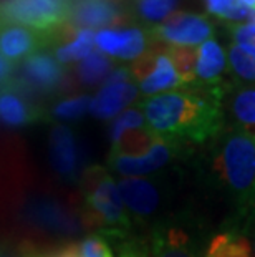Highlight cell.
<instances>
[{
  "label": "cell",
  "mask_w": 255,
  "mask_h": 257,
  "mask_svg": "<svg viewBox=\"0 0 255 257\" xmlns=\"http://www.w3.org/2000/svg\"><path fill=\"white\" fill-rule=\"evenodd\" d=\"M224 86L167 91L141 103L146 126L154 136L174 143L200 141L217 135L222 126Z\"/></svg>",
  "instance_id": "1"
},
{
  "label": "cell",
  "mask_w": 255,
  "mask_h": 257,
  "mask_svg": "<svg viewBox=\"0 0 255 257\" xmlns=\"http://www.w3.org/2000/svg\"><path fill=\"white\" fill-rule=\"evenodd\" d=\"M215 169L232 191L255 193V135L235 130L227 136L215 158Z\"/></svg>",
  "instance_id": "2"
},
{
  "label": "cell",
  "mask_w": 255,
  "mask_h": 257,
  "mask_svg": "<svg viewBox=\"0 0 255 257\" xmlns=\"http://www.w3.org/2000/svg\"><path fill=\"white\" fill-rule=\"evenodd\" d=\"M73 0H2L0 22L19 24L52 37L70 22Z\"/></svg>",
  "instance_id": "3"
},
{
  "label": "cell",
  "mask_w": 255,
  "mask_h": 257,
  "mask_svg": "<svg viewBox=\"0 0 255 257\" xmlns=\"http://www.w3.org/2000/svg\"><path fill=\"white\" fill-rule=\"evenodd\" d=\"M85 194L86 204L91 209V217L96 224L113 227L115 231L128 227V214L124 211L118 184L103 169L95 168L86 174Z\"/></svg>",
  "instance_id": "4"
},
{
  "label": "cell",
  "mask_w": 255,
  "mask_h": 257,
  "mask_svg": "<svg viewBox=\"0 0 255 257\" xmlns=\"http://www.w3.org/2000/svg\"><path fill=\"white\" fill-rule=\"evenodd\" d=\"M129 73L134 81H138L141 93L148 96L186 86L166 48H156L134 60Z\"/></svg>",
  "instance_id": "5"
},
{
  "label": "cell",
  "mask_w": 255,
  "mask_h": 257,
  "mask_svg": "<svg viewBox=\"0 0 255 257\" xmlns=\"http://www.w3.org/2000/svg\"><path fill=\"white\" fill-rule=\"evenodd\" d=\"M212 34L214 27L204 15L189 12L171 14L164 22L149 30V37L156 43L177 48H197L210 40Z\"/></svg>",
  "instance_id": "6"
},
{
  "label": "cell",
  "mask_w": 255,
  "mask_h": 257,
  "mask_svg": "<svg viewBox=\"0 0 255 257\" xmlns=\"http://www.w3.org/2000/svg\"><path fill=\"white\" fill-rule=\"evenodd\" d=\"M138 88L128 68H118L106 78L103 88L91 100L90 111L101 119H110L123 111L134 98Z\"/></svg>",
  "instance_id": "7"
},
{
  "label": "cell",
  "mask_w": 255,
  "mask_h": 257,
  "mask_svg": "<svg viewBox=\"0 0 255 257\" xmlns=\"http://www.w3.org/2000/svg\"><path fill=\"white\" fill-rule=\"evenodd\" d=\"M50 42V35L42 34L30 27L0 22V55L10 63L22 62L35 55Z\"/></svg>",
  "instance_id": "8"
},
{
  "label": "cell",
  "mask_w": 255,
  "mask_h": 257,
  "mask_svg": "<svg viewBox=\"0 0 255 257\" xmlns=\"http://www.w3.org/2000/svg\"><path fill=\"white\" fill-rule=\"evenodd\" d=\"M65 68L55 57L45 52L24 60L20 68V80L27 88L37 93H52L63 83Z\"/></svg>",
  "instance_id": "9"
},
{
  "label": "cell",
  "mask_w": 255,
  "mask_h": 257,
  "mask_svg": "<svg viewBox=\"0 0 255 257\" xmlns=\"http://www.w3.org/2000/svg\"><path fill=\"white\" fill-rule=\"evenodd\" d=\"M123 22V10L115 0H73L70 24L80 30H105Z\"/></svg>",
  "instance_id": "10"
},
{
  "label": "cell",
  "mask_w": 255,
  "mask_h": 257,
  "mask_svg": "<svg viewBox=\"0 0 255 257\" xmlns=\"http://www.w3.org/2000/svg\"><path fill=\"white\" fill-rule=\"evenodd\" d=\"M95 45L101 53L121 60H138L148 48V38L141 29L100 30L95 35Z\"/></svg>",
  "instance_id": "11"
},
{
  "label": "cell",
  "mask_w": 255,
  "mask_h": 257,
  "mask_svg": "<svg viewBox=\"0 0 255 257\" xmlns=\"http://www.w3.org/2000/svg\"><path fill=\"white\" fill-rule=\"evenodd\" d=\"M171 155H172L171 141L156 138V141L151 145L149 150L139 156L111 155V166L121 176L138 178L162 168L171 160Z\"/></svg>",
  "instance_id": "12"
},
{
  "label": "cell",
  "mask_w": 255,
  "mask_h": 257,
  "mask_svg": "<svg viewBox=\"0 0 255 257\" xmlns=\"http://www.w3.org/2000/svg\"><path fill=\"white\" fill-rule=\"evenodd\" d=\"M225 52L220 43L210 38L196 48L194 65V85L196 88H219L222 86V75L225 72ZM191 88V86H189Z\"/></svg>",
  "instance_id": "13"
},
{
  "label": "cell",
  "mask_w": 255,
  "mask_h": 257,
  "mask_svg": "<svg viewBox=\"0 0 255 257\" xmlns=\"http://www.w3.org/2000/svg\"><path fill=\"white\" fill-rule=\"evenodd\" d=\"M50 151L53 168L62 176L72 179L77 176L80 166V151L73 131L68 126L58 124L52 130L50 135Z\"/></svg>",
  "instance_id": "14"
},
{
  "label": "cell",
  "mask_w": 255,
  "mask_h": 257,
  "mask_svg": "<svg viewBox=\"0 0 255 257\" xmlns=\"http://www.w3.org/2000/svg\"><path fill=\"white\" fill-rule=\"evenodd\" d=\"M40 116L39 108L27 100L17 86L0 88V121L9 126H25Z\"/></svg>",
  "instance_id": "15"
},
{
  "label": "cell",
  "mask_w": 255,
  "mask_h": 257,
  "mask_svg": "<svg viewBox=\"0 0 255 257\" xmlns=\"http://www.w3.org/2000/svg\"><path fill=\"white\" fill-rule=\"evenodd\" d=\"M118 191L123 199V204L139 216L151 214L159 202V196H157L154 186L139 178L121 179L118 183Z\"/></svg>",
  "instance_id": "16"
},
{
  "label": "cell",
  "mask_w": 255,
  "mask_h": 257,
  "mask_svg": "<svg viewBox=\"0 0 255 257\" xmlns=\"http://www.w3.org/2000/svg\"><path fill=\"white\" fill-rule=\"evenodd\" d=\"M29 216L40 227L50 229L53 232H75L78 221L67 209L52 201H39L30 206Z\"/></svg>",
  "instance_id": "17"
},
{
  "label": "cell",
  "mask_w": 255,
  "mask_h": 257,
  "mask_svg": "<svg viewBox=\"0 0 255 257\" xmlns=\"http://www.w3.org/2000/svg\"><path fill=\"white\" fill-rule=\"evenodd\" d=\"M229 108L240 130L255 135V83L232 90Z\"/></svg>",
  "instance_id": "18"
},
{
  "label": "cell",
  "mask_w": 255,
  "mask_h": 257,
  "mask_svg": "<svg viewBox=\"0 0 255 257\" xmlns=\"http://www.w3.org/2000/svg\"><path fill=\"white\" fill-rule=\"evenodd\" d=\"M111 68L113 63L108 55L101 53L100 50H93L88 57L80 60L77 67L78 80L85 86H95L113 73Z\"/></svg>",
  "instance_id": "19"
},
{
  "label": "cell",
  "mask_w": 255,
  "mask_h": 257,
  "mask_svg": "<svg viewBox=\"0 0 255 257\" xmlns=\"http://www.w3.org/2000/svg\"><path fill=\"white\" fill-rule=\"evenodd\" d=\"M95 48V32L93 30H78L77 37L72 42L65 43L63 47H58L55 52V58L58 63H70L80 62L85 57H88Z\"/></svg>",
  "instance_id": "20"
},
{
  "label": "cell",
  "mask_w": 255,
  "mask_h": 257,
  "mask_svg": "<svg viewBox=\"0 0 255 257\" xmlns=\"http://www.w3.org/2000/svg\"><path fill=\"white\" fill-rule=\"evenodd\" d=\"M205 257H253L247 239L234 234H219L210 242Z\"/></svg>",
  "instance_id": "21"
},
{
  "label": "cell",
  "mask_w": 255,
  "mask_h": 257,
  "mask_svg": "<svg viewBox=\"0 0 255 257\" xmlns=\"http://www.w3.org/2000/svg\"><path fill=\"white\" fill-rule=\"evenodd\" d=\"M156 257H196L189 244V237L179 229H172L154 242Z\"/></svg>",
  "instance_id": "22"
},
{
  "label": "cell",
  "mask_w": 255,
  "mask_h": 257,
  "mask_svg": "<svg viewBox=\"0 0 255 257\" xmlns=\"http://www.w3.org/2000/svg\"><path fill=\"white\" fill-rule=\"evenodd\" d=\"M179 0H134L136 14L144 22L161 24L174 12Z\"/></svg>",
  "instance_id": "23"
},
{
  "label": "cell",
  "mask_w": 255,
  "mask_h": 257,
  "mask_svg": "<svg viewBox=\"0 0 255 257\" xmlns=\"http://www.w3.org/2000/svg\"><path fill=\"white\" fill-rule=\"evenodd\" d=\"M207 10L219 19L234 20V22H245L253 17L255 10L247 9L240 4V0H207Z\"/></svg>",
  "instance_id": "24"
},
{
  "label": "cell",
  "mask_w": 255,
  "mask_h": 257,
  "mask_svg": "<svg viewBox=\"0 0 255 257\" xmlns=\"http://www.w3.org/2000/svg\"><path fill=\"white\" fill-rule=\"evenodd\" d=\"M229 62L234 72L238 78L245 81H253L255 83V57L248 55L247 52H243L242 48H238L235 43L229 48Z\"/></svg>",
  "instance_id": "25"
},
{
  "label": "cell",
  "mask_w": 255,
  "mask_h": 257,
  "mask_svg": "<svg viewBox=\"0 0 255 257\" xmlns=\"http://www.w3.org/2000/svg\"><path fill=\"white\" fill-rule=\"evenodd\" d=\"M91 98L90 96H75L68 98V100L60 101L58 105L53 108V116L58 119H77L81 118L83 114L90 110Z\"/></svg>",
  "instance_id": "26"
},
{
  "label": "cell",
  "mask_w": 255,
  "mask_h": 257,
  "mask_svg": "<svg viewBox=\"0 0 255 257\" xmlns=\"http://www.w3.org/2000/svg\"><path fill=\"white\" fill-rule=\"evenodd\" d=\"M144 124H146L144 116H143V113H141L139 110H126V111H123L115 119V123H113V126H111V131H110L111 143L116 145L118 141H119V138L123 136L124 131L134 130V128H141V126H144Z\"/></svg>",
  "instance_id": "27"
},
{
  "label": "cell",
  "mask_w": 255,
  "mask_h": 257,
  "mask_svg": "<svg viewBox=\"0 0 255 257\" xmlns=\"http://www.w3.org/2000/svg\"><path fill=\"white\" fill-rule=\"evenodd\" d=\"M232 38L235 45L255 57V24H235L230 25Z\"/></svg>",
  "instance_id": "28"
},
{
  "label": "cell",
  "mask_w": 255,
  "mask_h": 257,
  "mask_svg": "<svg viewBox=\"0 0 255 257\" xmlns=\"http://www.w3.org/2000/svg\"><path fill=\"white\" fill-rule=\"evenodd\" d=\"M78 250L81 257H113L108 244L100 236H90L83 239Z\"/></svg>",
  "instance_id": "29"
},
{
  "label": "cell",
  "mask_w": 255,
  "mask_h": 257,
  "mask_svg": "<svg viewBox=\"0 0 255 257\" xmlns=\"http://www.w3.org/2000/svg\"><path fill=\"white\" fill-rule=\"evenodd\" d=\"M12 73H14L12 63H10L9 60H5L2 55H0V88H4V86L10 85V78H12Z\"/></svg>",
  "instance_id": "30"
},
{
  "label": "cell",
  "mask_w": 255,
  "mask_h": 257,
  "mask_svg": "<svg viewBox=\"0 0 255 257\" xmlns=\"http://www.w3.org/2000/svg\"><path fill=\"white\" fill-rule=\"evenodd\" d=\"M39 257H81L80 255V250L78 247H67V249H62V250H55V252H50V254H43Z\"/></svg>",
  "instance_id": "31"
},
{
  "label": "cell",
  "mask_w": 255,
  "mask_h": 257,
  "mask_svg": "<svg viewBox=\"0 0 255 257\" xmlns=\"http://www.w3.org/2000/svg\"><path fill=\"white\" fill-rule=\"evenodd\" d=\"M240 4H242V5H245L247 9L255 10V0H240Z\"/></svg>",
  "instance_id": "32"
},
{
  "label": "cell",
  "mask_w": 255,
  "mask_h": 257,
  "mask_svg": "<svg viewBox=\"0 0 255 257\" xmlns=\"http://www.w3.org/2000/svg\"><path fill=\"white\" fill-rule=\"evenodd\" d=\"M250 24H255V12H253V17H252V20H250Z\"/></svg>",
  "instance_id": "33"
},
{
  "label": "cell",
  "mask_w": 255,
  "mask_h": 257,
  "mask_svg": "<svg viewBox=\"0 0 255 257\" xmlns=\"http://www.w3.org/2000/svg\"><path fill=\"white\" fill-rule=\"evenodd\" d=\"M124 257H133V255H124Z\"/></svg>",
  "instance_id": "34"
},
{
  "label": "cell",
  "mask_w": 255,
  "mask_h": 257,
  "mask_svg": "<svg viewBox=\"0 0 255 257\" xmlns=\"http://www.w3.org/2000/svg\"><path fill=\"white\" fill-rule=\"evenodd\" d=\"M253 250H255V242H253Z\"/></svg>",
  "instance_id": "35"
}]
</instances>
